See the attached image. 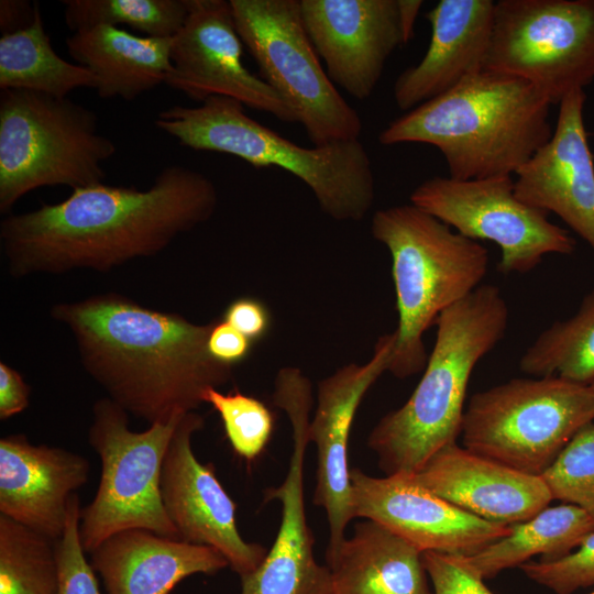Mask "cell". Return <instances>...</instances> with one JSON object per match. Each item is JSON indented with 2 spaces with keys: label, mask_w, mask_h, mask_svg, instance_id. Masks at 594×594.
Instances as JSON below:
<instances>
[{
  "label": "cell",
  "mask_w": 594,
  "mask_h": 594,
  "mask_svg": "<svg viewBox=\"0 0 594 594\" xmlns=\"http://www.w3.org/2000/svg\"><path fill=\"white\" fill-rule=\"evenodd\" d=\"M218 191L202 173L172 165L144 190L103 183L73 189L65 200L10 215L0 222L1 250L12 277L109 272L153 256L209 220Z\"/></svg>",
  "instance_id": "cell-1"
},
{
  "label": "cell",
  "mask_w": 594,
  "mask_h": 594,
  "mask_svg": "<svg viewBox=\"0 0 594 594\" xmlns=\"http://www.w3.org/2000/svg\"><path fill=\"white\" fill-rule=\"evenodd\" d=\"M51 316L68 328L107 397L148 425L195 411L208 388L233 377L208 351L213 321L194 323L116 293L55 304Z\"/></svg>",
  "instance_id": "cell-2"
},
{
  "label": "cell",
  "mask_w": 594,
  "mask_h": 594,
  "mask_svg": "<svg viewBox=\"0 0 594 594\" xmlns=\"http://www.w3.org/2000/svg\"><path fill=\"white\" fill-rule=\"evenodd\" d=\"M550 106L529 81L484 69L391 121L378 141L437 147L454 179L512 176L551 138Z\"/></svg>",
  "instance_id": "cell-3"
},
{
  "label": "cell",
  "mask_w": 594,
  "mask_h": 594,
  "mask_svg": "<svg viewBox=\"0 0 594 594\" xmlns=\"http://www.w3.org/2000/svg\"><path fill=\"white\" fill-rule=\"evenodd\" d=\"M508 317L501 289L491 284L480 285L439 315L435 345L417 387L369 436L386 475L411 476L436 452L457 442L471 374L505 336Z\"/></svg>",
  "instance_id": "cell-4"
},
{
  "label": "cell",
  "mask_w": 594,
  "mask_h": 594,
  "mask_svg": "<svg viewBox=\"0 0 594 594\" xmlns=\"http://www.w3.org/2000/svg\"><path fill=\"white\" fill-rule=\"evenodd\" d=\"M154 123L189 148L229 154L257 168L276 166L293 174L334 220L359 221L373 205L372 163L359 140L304 147L249 117L240 101L222 96H211L198 107L164 109Z\"/></svg>",
  "instance_id": "cell-5"
},
{
  "label": "cell",
  "mask_w": 594,
  "mask_h": 594,
  "mask_svg": "<svg viewBox=\"0 0 594 594\" xmlns=\"http://www.w3.org/2000/svg\"><path fill=\"white\" fill-rule=\"evenodd\" d=\"M371 231L392 257L398 326L388 372L406 378L426 366L425 331L482 285L488 252L413 204L377 210Z\"/></svg>",
  "instance_id": "cell-6"
},
{
  "label": "cell",
  "mask_w": 594,
  "mask_h": 594,
  "mask_svg": "<svg viewBox=\"0 0 594 594\" xmlns=\"http://www.w3.org/2000/svg\"><path fill=\"white\" fill-rule=\"evenodd\" d=\"M116 144L96 113L70 99L23 89L0 94V212L44 186L103 183Z\"/></svg>",
  "instance_id": "cell-7"
},
{
  "label": "cell",
  "mask_w": 594,
  "mask_h": 594,
  "mask_svg": "<svg viewBox=\"0 0 594 594\" xmlns=\"http://www.w3.org/2000/svg\"><path fill=\"white\" fill-rule=\"evenodd\" d=\"M594 421V389L557 376L513 378L472 395L463 447L541 476L573 436Z\"/></svg>",
  "instance_id": "cell-8"
},
{
  "label": "cell",
  "mask_w": 594,
  "mask_h": 594,
  "mask_svg": "<svg viewBox=\"0 0 594 594\" xmlns=\"http://www.w3.org/2000/svg\"><path fill=\"white\" fill-rule=\"evenodd\" d=\"M128 416L109 397L92 405L88 442L100 459L101 473L95 497L80 509L79 537L86 553L128 529L180 539L163 505L161 472L184 415L140 432L130 429Z\"/></svg>",
  "instance_id": "cell-9"
},
{
  "label": "cell",
  "mask_w": 594,
  "mask_h": 594,
  "mask_svg": "<svg viewBox=\"0 0 594 594\" xmlns=\"http://www.w3.org/2000/svg\"><path fill=\"white\" fill-rule=\"evenodd\" d=\"M238 34L267 82L298 114L314 146L359 140V113L323 70L300 0H230Z\"/></svg>",
  "instance_id": "cell-10"
},
{
  "label": "cell",
  "mask_w": 594,
  "mask_h": 594,
  "mask_svg": "<svg viewBox=\"0 0 594 594\" xmlns=\"http://www.w3.org/2000/svg\"><path fill=\"white\" fill-rule=\"evenodd\" d=\"M484 69L520 77L559 105L594 80V0H499Z\"/></svg>",
  "instance_id": "cell-11"
},
{
  "label": "cell",
  "mask_w": 594,
  "mask_h": 594,
  "mask_svg": "<svg viewBox=\"0 0 594 594\" xmlns=\"http://www.w3.org/2000/svg\"><path fill=\"white\" fill-rule=\"evenodd\" d=\"M410 204L465 238L497 244V270L504 274L530 272L548 254L570 255L575 250V239L568 230L516 196L512 176L432 177L413 190Z\"/></svg>",
  "instance_id": "cell-12"
},
{
  "label": "cell",
  "mask_w": 594,
  "mask_h": 594,
  "mask_svg": "<svg viewBox=\"0 0 594 594\" xmlns=\"http://www.w3.org/2000/svg\"><path fill=\"white\" fill-rule=\"evenodd\" d=\"M274 403L293 429V452L282 484L265 491L266 501L282 504L275 541L255 571L241 578L240 594H332L327 565L318 563L304 499V466L309 441L311 384L296 367L282 369L275 381Z\"/></svg>",
  "instance_id": "cell-13"
},
{
  "label": "cell",
  "mask_w": 594,
  "mask_h": 594,
  "mask_svg": "<svg viewBox=\"0 0 594 594\" xmlns=\"http://www.w3.org/2000/svg\"><path fill=\"white\" fill-rule=\"evenodd\" d=\"M187 1L189 13L173 37L165 84L199 103L211 96L229 97L280 121L299 122L296 111L244 66L230 1Z\"/></svg>",
  "instance_id": "cell-14"
},
{
  "label": "cell",
  "mask_w": 594,
  "mask_h": 594,
  "mask_svg": "<svg viewBox=\"0 0 594 594\" xmlns=\"http://www.w3.org/2000/svg\"><path fill=\"white\" fill-rule=\"evenodd\" d=\"M202 428L204 418L196 411L180 418L162 465L163 505L182 540L217 549L241 579L257 569L267 551L241 537L235 503L213 465L196 458L193 436Z\"/></svg>",
  "instance_id": "cell-15"
},
{
  "label": "cell",
  "mask_w": 594,
  "mask_h": 594,
  "mask_svg": "<svg viewBox=\"0 0 594 594\" xmlns=\"http://www.w3.org/2000/svg\"><path fill=\"white\" fill-rule=\"evenodd\" d=\"M350 481L354 518L382 525L421 552L471 556L512 530L460 509L410 476L375 477L354 468Z\"/></svg>",
  "instance_id": "cell-16"
},
{
  "label": "cell",
  "mask_w": 594,
  "mask_h": 594,
  "mask_svg": "<svg viewBox=\"0 0 594 594\" xmlns=\"http://www.w3.org/2000/svg\"><path fill=\"white\" fill-rule=\"evenodd\" d=\"M305 30L332 82L363 100L405 44L398 0H300Z\"/></svg>",
  "instance_id": "cell-17"
},
{
  "label": "cell",
  "mask_w": 594,
  "mask_h": 594,
  "mask_svg": "<svg viewBox=\"0 0 594 594\" xmlns=\"http://www.w3.org/2000/svg\"><path fill=\"white\" fill-rule=\"evenodd\" d=\"M395 340V331L382 336L366 363L344 365L318 384L309 441L316 444L318 457L314 503L326 510L329 524L326 558L342 544L345 528L354 518L348 461L352 422L366 392L388 371Z\"/></svg>",
  "instance_id": "cell-18"
},
{
  "label": "cell",
  "mask_w": 594,
  "mask_h": 594,
  "mask_svg": "<svg viewBox=\"0 0 594 594\" xmlns=\"http://www.w3.org/2000/svg\"><path fill=\"white\" fill-rule=\"evenodd\" d=\"M585 99L584 89L576 88L561 100L551 138L517 170L514 186L521 201L557 215L594 251V161Z\"/></svg>",
  "instance_id": "cell-19"
},
{
  "label": "cell",
  "mask_w": 594,
  "mask_h": 594,
  "mask_svg": "<svg viewBox=\"0 0 594 594\" xmlns=\"http://www.w3.org/2000/svg\"><path fill=\"white\" fill-rule=\"evenodd\" d=\"M89 471V461L79 453L33 444L23 433L2 437L0 515L57 541L69 501L87 483Z\"/></svg>",
  "instance_id": "cell-20"
},
{
  "label": "cell",
  "mask_w": 594,
  "mask_h": 594,
  "mask_svg": "<svg viewBox=\"0 0 594 594\" xmlns=\"http://www.w3.org/2000/svg\"><path fill=\"white\" fill-rule=\"evenodd\" d=\"M417 484L482 519L512 526L552 501L541 476L524 473L450 443L414 475Z\"/></svg>",
  "instance_id": "cell-21"
},
{
  "label": "cell",
  "mask_w": 594,
  "mask_h": 594,
  "mask_svg": "<svg viewBox=\"0 0 594 594\" xmlns=\"http://www.w3.org/2000/svg\"><path fill=\"white\" fill-rule=\"evenodd\" d=\"M494 10L492 0H440L426 13L431 25L428 50L394 84L399 109L408 112L484 70Z\"/></svg>",
  "instance_id": "cell-22"
},
{
  "label": "cell",
  "mask_w": 594,
  "mask_h": 594,
  "mask_svg": "<svg viewBox=\"0 0 594 594\" xmlns=\"http://www.w3.org/2000/svg\"><path fill=\"white\" fill-rule=\"evenodd\" d=\"M90 564L106 594H169L190 575H211L229 566L212 547L146 529L112 535L90 552Z\"/></svg>",
  "instance_id": "cell-23"
},
{
  "label": "cell",
  "mask_w": 594,
  "mask_h": 594,
  "mask_svg": "<svg viewBox=\"0 0 594 594\" xmlns=\"http://www.w3.org/2000/svg\"><path fill=\"white\" fill-rule=\"evenodd\" d=\"M421 554L382 525L360 521L326 558L332 594H432Z\"/></svg>",
  "instance_id": "cell-24"
},
{
  "label": "cell",
  "mask_w": 594,
  "mask_h": 594,
  "mask_svg": "<svg viewBox=\"0 0 594 594\" xmlns=\"http://www.w3.org/2000/svg\"><path fill=\"white\" fill-rule=\"evenodd\" d=\"M172 44L173 37L139 36L108 24L66 38L69 55L96 77L98 96L127 101L165 84Z\"/></svg>",
  "instance_id": "cell-25"
},
{
  "label": "cell",
  "mask_w": 594,
  "mask_h": 594,
  "mask_svg": "<svg viewBox=\"0 0 594 594\" xmlns=\"http://www.w3.org/2000/svg\"><path fill=\"white\" fill-rule=\"evenodd\" d=\"M510 532L466 556L470 565L485 580L528 562L557 560L572 552L581 540L594 531V519L571 504L546 507L531 518L510 526Z\"/></svg>",
  "instance_id": "cell-26"
},
{
  "label": "cell",
  "mask_w": 594,
  "mask_h": 594,
  "mask_svg": "<svg viewBox=\"0 0 594 594\" xmlns=\"http://www.w3.org/2000/svg\"><path fill=\"white\" fill-rule=\"evenodd\" d=\"M81 87L96 88V77L55 53L38 3L31 25L0 37L1 90L23 89L66 98Z\"/></svg>",
  "instance_id": "cell-27"
},
{
  "label": "cell",
  "mask_w": 594,
  "mask_h": 594,
  "mask_svg": "<svg viewBox=\"0 0 594 594\" xmlns=\"http://www.w3.org/2000/svg\"><path fill=\"white\" fill-rule=\"evenodd\" d=\"M519 369L535 377L594 382V289L572 317L553 322L537 337L521 355Z\"/></svg>",
  "instance_id": "cell-28"
},
{
  "label": "cell",
  "mask_w": 594,
  "mask_h": 594,
  "mask_svg": "<svg viewBox=\"0 0 594 594\" xmlns=\"http://www.w3.org/2000/svg\"><path fill=\"white\" fill-rule=\"evenodd\" d=\"M56 541L0 515V594H58Z\"/></svg>",
  "instance_id": "cell-29"
},
{
  "label": "cell",
  "mask_w": 594,
  "mask_h": 594,
  "mask_svg": "<svg viewBox=\"0 0 594 594\" xmlns=\"http://www.w3.org/2000/svg\"><path fill=\"white\" fill-rule=\"evenodd\" d=\"M64 19L74 33L100 24H125L150 37L172 38L183 28L187 0H66Z\"/></svg>",
  "instance_id": "cell-30"
},
{
  "label": "cell",
  "mask_w": 594,
  "mask_h": 594,
  "mask_svg": "<svg viewBox=\"0 0 594 594\" xmlns=\"http://www.w3.org/2000/svg\"><path fill=\"white\" fill-rule=\"evenodd\" d=\"M202 400L219 414L238 455L252 461L263 452L274 427L273 415L263 402L238 391L223 394L215 387L204 393Z\"/></svg>",
  "instance_id": "cell-31"
},
{
  "label": "cell",
  "mask_w": 594,
  "mask_h": 594,
  "mask_svg": "<svg viewBox=\"0 0 594 594\" xmlns=\"http://www.w3.org/2000/svg\"><path fill=\"white\" fill-rule=\"evenodd\" d=\"M541 479L552 499L578 506L594 519V421L573 436Z\"/></svg>",
  "instance_id": "cell-32"
},
{
  "label": "cell",
  "mask_w": 594,
  "mask_h": 594,
  "mask_svg": "<svg viewBox=\"0 0 594 594\" xmlns=\"http://www.w3.org/2000/svg\"><path fill=\"white\" fill-rule=\"evenodd\" d=\"M575 551L557 560L526 562L519 566L526 576L557 594H571L594 585V531Z\"/></svg>",
  "instance_id": "cell-33"
},
{
  "label": "cell",
  "mask_w": 594,
  "mask_h": 594,
  "mask_svg": "<svg viewBox=\"0 0 594 594\" xmlns=\"http://www.w3.org/2000/svg\"><path fill=\"white\" fill-rule=\"evenodd\" d=\"M80 501L75 493L68 505L64 534L56 541L59 564L58 594H101L95 570L87 561L79 537Z\"/></svg>",
  "instance_id": "cell-34"
},
{
  "label": "cell",
  "mask_w": 594,
  "mask_h": 594,
  "mask_svg": "<svg viewBox=\"0 0 594 594\" xmlns=\"http://www.w3.org/2000/svg\"><path fill=\"white\" fill-rule=\"evenodd\" d=\"M421 557L432 584V594H494L470 565L466 556L425 551Z\"/></svg>",
  "instance_id": "cell-35"
},
{
  "label": "cell",
  "mask_w": 594,
  "mask_h": 594,
  "mask_svg": "<svg viewBox=\"0 0 594 594\" xmlns=\"http://www.w3.org/2000/svg\"><path fill=\"white\" fill-rule=\"evenodd\" d=\"M222 320L252 342L263 339L271 328L268 308L254 297H240L231 301L223 312Z\"/></svg>",
  "instance_id": "cell-36"
},
{
  "label": "cell",
  "mask_w": 594,
  "mask_h": 594,
  "mask_svg": "<svg viewBox=\"0 0 594 594\" xmlns=\"http://www.w3.org/2000/svg\"><path fill=\"white\" fill-rule=\"evenodd\" d=\"M253 342L223 320H215L208 336L207 348L218 362L234 366L251 353Z\"/></svg>",
  "instance_id": "cell-37"
},
{
  "label": "cell",
  "mask_w": 594,
  "mask_h": 594,
  "mask_svg": "<svg viewBox=\"0 0 594 594\" xmlns=\"http://www.w3.org/2000/svg\"><path fill=\"white\" fill-rule=\"evenodd\" d=\"M31 387L23 376L6 362H0V419L22 413L30 404Z\"/></svg>",
  "instance_id": "cell-38"
},
{
  "label": "cell",
  "mask_w": 594,
  "mask_h": 594,
  "mask_svg": "<svg viewBox=\"0 0 594 594\" xmlns=\"http://www.w3.org/2000/svg\"><path fill=\"white\" fill-rule=\"evenodd\" d=\"M37 3L25 0L0 1V30L2 35L23 30L32 24Z\"/></svg>",
  "instance_id": "cell-39"
},
{
  "label": "cell",
  "mask_w": 594,
  "mask_h": 594,
  "mask_svg": "<svg viewBox=\"0 0 594 594\" xmlns=\"http://www.w3.org/2000/svg\"><path fill=\"white\" fill-rule=\"evenodd\" d=\"M398 3L400 23L406 44L414 36L415 21L424 2L421 0H398Z\"/></svg>",
  "instance_id": "cell-40"
},
{
  "label": "cell",
  "mask_w": 594,
  "mask_h": 594,
  "mask_svg": "<svg viewBox=\"0 0 594 594\" xmlns=\"http://www.w3.org/2000/svg\"><path fill=\"white\" fill-rule=\"evenodd\" d=\"M592 388L594 389V382L591 384Z\"/></svg>",
  "instance_id": "cell-41"
},
{
  "label": "cell",
  "mask_w": 594,
  "mask_h": 594,
  "mask_svg": "<svg viewBox=\"0 0 594 594\" xmlns=\"http://www.w3.org/2000/svg\"><path fill=\"white\" fill-rule=\"evenodd\" d=\"M590 594H594V591H593V592H591Z\"/></svg>",
  "instance_id": "cell-42"
}]
</instances>
